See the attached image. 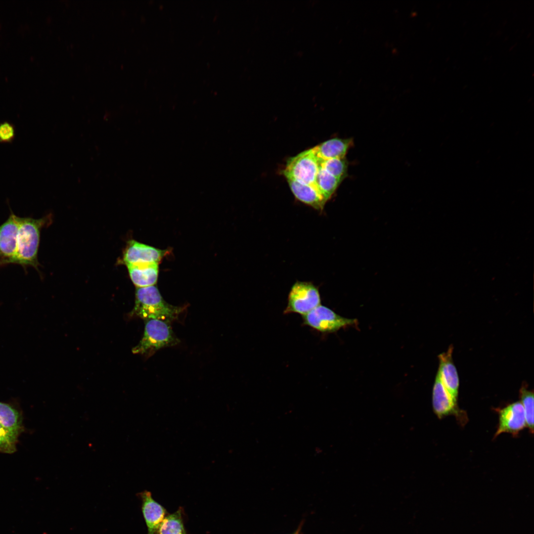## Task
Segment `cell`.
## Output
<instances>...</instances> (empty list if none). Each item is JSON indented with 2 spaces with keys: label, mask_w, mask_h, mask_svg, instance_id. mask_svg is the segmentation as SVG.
Returning a JSON list of instances; mask_svg holds the SVG:
<instances>
[{
  "label": "cell",
  "mask_w": 534,
  "mask_h": 534,
  "mask_svg": "<svg viewBox=\"0 0 534 534\" xmlns=\"http://www.w3.org/2000/svg\"><path fill=\"white\" fill-rule=\"evenodd\" d=\"M49 218L41 219L19 217L15 253L9 264H16L26 269L32 267L39 271L38 253L41 229L48 222Z\"/></svg>",
  "instance_id": "1"
},
{
  "label": "cell",
  "mask_w": 534,
  "mask_h": 534,
  "mask_svg": "<svg viewBox=\"0 0 534 534\" xmlns=\"http://www.w3.org/2000/svg\"><path fill=\"white\" fill-rule=\"evenodd\" d=\"M186 307L167 303L155 286L137 288L132 313L145 320L158 319L171 323L178 320Z\"/></svg>",
  "instance_id": "2"
},
{
  "label": "cell",
  "mask_w": 534,
  "mask_h": 534,
  "mask_svg": "<svg viewBox=\"0 0 534 534\" xmlns=\"http://www.w3.org/2000/svg\"><path fill=\"white\" fill-rule=\"evenodd\" d=\"M146 321L143 336L133 349V353L150 356L162 348L179 343V340L173 332L170 323L158 319Z\"/></svg>",
  "instance_id": "3"
},
{
  "label": "cell",
  "mask_w": 534,
  "mask_h": 534,
  "mask_svg": "<svg viewBox=\"0 0 534 534\" xmlns=\"http://www.w3.org/2000/svg\"><path fill=\"white\" fill-rule=\"evenodd\" d=\"M283 312L298 313L302 316L320 305L318 288L311 282L297 281L292 286Z\"/></svg>",
  "instance_id": "4"
},
{
  "label": "cell",
  "mask_w": 534,
  "mask_h": 534,
  "mask_svg": "<svg viewBox=\"0 0 534 534\" xmlns=\"http://www.w3.org/2000/svg\"><path fill=\"white\" fill-rule=\"evenodd\" d=\"M319 164V160L311 148L290 158L287 162L283 174L286 178H291L299 182L317 187L315 180Z\"/></svg>",
  "instance_id": "5"
},
{
  "label": "cell",
  "mask_w": 534,
  "mask_h": 534,
  "mask_svg": "<svg viewBox=\"0 0 534 534\" xmlns=\"http://www.w3.org/2000/svg\"><path fill=\"white\" fill-rule=\"evenodd\" d=\"M303 324L321 333H332L356 322L342 317L321 304L302 316Z\"/></svg>",
  "instance_id": "6"
},
{
  "label": "cell",
  "mask_w": 534,
  "mask_h": 534,
  "mask_svg": "<svg viewBox=\"0 0 534 534\" xmlns=\"http://www.w3.org/2000/svg\"><path fill=\"white\" fill-rule=\"evenodd\" d=\"M432 404L434 412L439 419L453 415L462 425L466 423L467 416L466 412L458 407L457 400L446 389L438 372L433 389Z\"/></svg>",
  "instance_id": "7"
},
{
  "label": "cell",
  "mask_w": 534,
  "mask_h": 534,
  "mask_svg": "<svg viewBox=\"0 0 534 534\" xmlns=\"http://www.w3.org/2000/svg\"><path fill=\"white\" fill-rule=\"evenodd\" d=\"M498 426L494 438L501 433H508L513 436L527 427L524 409L520 401L512 403L504 408L497 409Z\"/></svg>",
  "instance_id": "8"
},
{
  "label": "cell",
  "mask_w": 534,
  "mask_h": 534,
  "mask_svg": "<svg viewBox=\"0 0 534 534\" xmlns=\"http://www.w3.org/2000/svg\"><path fill=\"white\" fill-rule=\"evenodd\" d=\"M19 217L11 211L8 218L0 225V267L9 264L17 244Z\"/></svg>",
  "instance_id": "9"
},
{
  "label": "cell",
  "mask_w": 534,
  "mask_h": 534,
  "mask_svg": "<svg viewBox=\"0 0 534 534\" xmlns=\"http://www.w3.org/2000/svg\"><path fill=\"white\" fill-rule=\"evenodd\" d=\"M166 251L138 242H129L124 252L123 261L127 266L145 264H159Z\"/></svg>",
  "instance_id": "10"
},
{
  "label": "cell",
  "mask_w": 534,
  "mask_h": 534,
  "mask_svg": "<svg viewBox=\"0 0 534 534\" xmlns=\"http://www.w3.org/2000/svg\"><path fill=\"white\" fill-rule=\"evenodd\" d=\"M453 347L439 356V367L438 372L444 386L453 397L457 400L459 380L457 371L452 360Z\"/></svg>",
  "instance_id": "11"
},
{
  "label": "cell",
  "mask_w": 534,
  "mask_h": 534,
  "mask_svg": "<svg viewBox=\"0 0 534 534\" xmlns=\"http://www.w3.org/2000/svg\"><path fill=\"white\" fill-rule=\"evenodd\" d=\"M139 495L142 501L141 509L147 528V534H154L167 515L166 510L153 498L150 492L145 490Z\"/></svg>",
  "instance_id": "12"
},
{
  "label": "cell",
  "mask_w": 534,
  "mask_h": 534,
  "mask_svg": "<svg viewBox=\"0 0 534 534\" xmlns=\"http://www.w3.org/2000/svg\"><path fill=\"white\" fill-rule=\"evenodd\" d=\"M286 179L296 199L317 210H323L328 200L317 187L299 182L291 178Z\"/></svg>",
  "instance_id": "13"
},
{
  "label": "cell",
  "mask_w": 534,
  "mask_h": 534,
  "mask_svg": "<svg viewBox=\"0 0 534 534\" xmlns=\"http://www.w3.org/2000/svg\"><path fill=\"white\" fill-rule=\"evenodd\" d=\"M353 144L352 138H334L326 140L312 149L319 160H327L345 157Z\"/></svg>",
  "instance_id": "14"
},
{
  "label": "cell",
  "mask_w": 534,
  "mask_h": 534,
  "mask_svg": "<svg viewBox=\"0 0 534 534\" xmlns=\"http://www.w3.org/2000/svg\"><path fill=\"white\" fill-rule=\"evenodd\" d=\"M130 278L137 288L154 286L158 277V264L128 266Z\"/></svg>",
  "instance_id": "15"
},
{
  "label": "cell",
  "mask_w": 534,
  "mask_h": 534,
  "mask_svg": "<svg viewBox=\"0 0 534 534\" xmlns=\"http://www.w3.org/2000/svg\"><path fill=\"white\" fill-rule=\"evenodd\" d=\"M0 424L18 436L22 431V420L18 411L10 405L0 402Z\"/></svg>",
  "instance_id": "16"
},
{
  "label": "cell",
  "mask_w": 534,
  "mask_h": 534,
  "mask_svg": "<svg viewBox=\"0 0 534 534\" xmlns=\"http://www.w3.org/2000/svg\"><path fill=\"white\" fill-rule=\"evenodd\" d=\"M154 534H186L181 508L172 514L167 515Z\"/></svg>",
  "instance_id": "17"
},
{
  "label": "cell",
  "mask_w": 534,
  "mask_h": 534,
  "mask_svg": "<svg viewBox=\"0 0 534 534\" xmlns=\"http://www.w3.org/2000/svg\"><path fill=\"white\" fill-rule=\"evenodd\" d=\"M342 181L319 166L315 184L327 200L331 197Z\"/></svg>",
  "instance_id": "18"
},
{
  "label": "cell",
  "mask_w": 534,
  "mask_h": 534,
  "mask_svg": "<svg viewBox=\"0 0 534 534\" xmlns=\"http://www.w3.org/2000/svg\"><path fill=\"white\" fill-rule=\"evenodd\" d=\"M319 166L329 174L341 180L347 176L348 163L345 157L319 160Z\"/></svg>",
  "instance_id": "19"
},
{
  "label": "cell",
  "mask_w": 534,
  "mask_h": 534,
  "mask_svg": "<svg viewBox=\"0 0 534 534\" xmlns=\"http://www.w3.org/2000/svg\"><path fill=\"white\" fill-rule=\"evenodd\" d=\"M520 402L523 406L527 427L531 433L534 431V393L523 386L520 390Z\"/></svg>",
  "instance_id": "20"
},
{
  "label": "cell",
  "mask_w": 534,
  "mask_h": 534,
  "mask_svg": "<svg viewBox=\"0 0 534 534\" xmlns=\"http://www.w3.org/2000/svg\"><path fill=\"white\" fill-rule=\"evenodd\" d=\"M17 437L0 424V451L6 453L14 452L16 450Z\"/></svg>",
  "instance_id": "21"
},
{
  "label": "cell",
  "mask_w": 534,
  "mask_h": 534,
  "mask_svg": "<svg viewBox=\"0 0 534 534\" xmlns=\"http://www.w3.org/2000/svg\"><path fill=\"white\" fill-rule=\"evenodd\" d=\"M15 130L12 124L8 122L0 123V142L10 143L14 139Z\"/></svg>",
  "instance_id": "22"
},
{
  "label": "cell",
  "mask_w": 534,
  "mask_h": 534,
  "mask_svg": "<svg viewBox=\"0 0 534 534\" xmlns=\"http://www.w3.org/2000/svg\"><path fill=\"white\" fill-rule=\"evenodd\" d=\"M301 527H300L293 534H300V532L301 531Z\"/></svg>",
  "instance_id": "23"
}]
</instances>
